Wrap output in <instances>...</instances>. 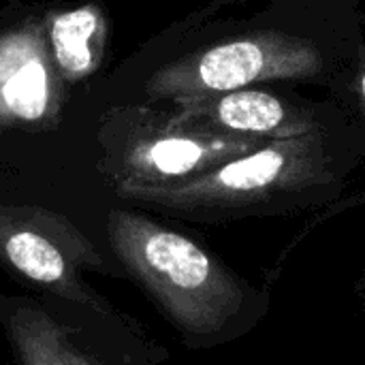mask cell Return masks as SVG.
<instances>
[{
    "mask_svg": "<svg viewBox=\"0 0 365 365\" xmlns=\"http://www.w3.org/2000/svg\"><path fill=\"white\" fill-rule=\"evenodd\" d=\"M107 237L122 272L188 351H212L242 340L272 310L265 287L235 272L207 246L145 214L111 210Z\"/></svg>",
    "mask_w": 365,
    "mask_h": 365,
    "instance_id": "6da1fadb",
    "label": "cell"
},
{
    "mask_svg": "<svg viewBox=\"0 0 365 365\" xmlns=\"http://www.w3.org/2000/svg\"><path fill=\"white\" fill-rule=\"evenodd\" d=\"M353 165V152L334 145L323 126L267 141L192 180L115 190L126 201L197 222L289 216L336 201Z\"/></svg>",
    "mask_w": 365,
    "mask_h": 365,
    "instance_id": "7a4b0ae2",
    "label": "cell"
},
{
    "mask_svg": "<svg viewBox=\"0 0 365 365\" xmlns=\"http://www.w3.org/2000/svg\"><path fill=\"white\" fill-rule=\"evenodd\" d=\"M327 75L323 49L299 34L248 30L163 64L145 81L154 101H186L276 81H317Z\"/></svg>",
    "mask_w": 365,
    "mask_h": 365,
    "instance_id": "3957f363",
    "label": "cell"
},
{
    "mask_svg": "<svg viewBox=\"0 0 365 365\" xmlns=\"http://www.w3.org/2000/svg\"><path fill=\"white\" fill-rule=\"evenodd\" d=\"M103 173L120 186H163L192 180L235 156L257 150L261 141L192 128L143 107L113 109L98 133Z\"/></svg>",
    "mask_w": 365,
    "mask_h": 365,
    "instance_id": "277c9868",
    "label": "cell"
},
{
    "mask_svg": "<svg viewBox=\"0 0 365 365\" xmlns=\"http://www.w3.org/2000/svg\"><path fill=\"white\" fill-rule=\"evenodd\" d=\"M0 267L49 297L96 314H113L111 304L83 278L86 272H113L90 237L58 212L38 205H0Z\"/></svg>",
    "mask_w": 365,
    "mask_h": 365,
    "instance_id": "5b68a950",
    "label": "cell"
},
{
    "mask_svg": "<svg viewBox=\"0 0 365 365\" xmlns=\"http://www.w3.org/2000/svg\"><path fill=\"white\" fill-rule=\"evenodd\" d=\"M178 122L252 141H276L323 128L317 107L295 94L263 86L173 103Z\"/></svg>",
    "mask_w": 365,
    "mask_h": 365,
    "instance_id": "8992f818",
    "label": "cell"
},
{
    "mask_svg": "<svg viewBox=\"0 0 365 365\" xmlns=\"http://www.w3.org/2000/svg\"><path fill=\"white\" fill-rule=\"evenodd\" d=\"M62 107L58 75L41 24L0 36V128L49 126Z\"/></svg>",
    "mask_w": 365,
    "mask_h": 365,
    "instance_id": "52a82bcc",
    "label": "cell"
},
{
    "mask_svg": "<svg viewBox=\"0 0 365 365\" xmlns=\"http://www.w3.org/2000/svg\"><path fill=\"white\" fill-rule=\"evenodd\" d=\"M0 329L15 365H105L38 299L0 293Z\"/></svg>",
    "mask_w": 365,
    "mask_h": 365,
    "instance_id": "ba28073f",
    "label": "cell"
},
{
    "mask_svg": "<svg viewBox=\"0 0 365 365\" xmlns=\"http://www.w3.org/2000/svg\"><path fill=\"white\" fill-rule=\"evenodd\" d=\"M45 34L62 81H79L92 75L103 62L107 19L98 4H83L49 15Z\"/></svg>",
    "mask_w": 365,
    "mask_h": 365,
    "instance_id": "9c48e42d",
    "label": "cell"
},
{
    "mask_svg": "<svg viewBox=\"0 0 365 365\" xmlns=\"http://www.w3.org/2000/svg\"><path fill=\"white\" fill-rule=\"evenodd\" d=\"M331 88L365 133V36L349 60V66L338 73Z\"/></svg>",
    "mask_w": 365,
    "mask_h": 365,
    "instance_id": "30bf717a",
    "label": "cell"
},
{
    "mask_svg": "<svg viewBox=\"0 0 365 365\" xmlns=\"http://www.w3.org/2000/svg\"><path fill=\"white\" fill-rule=\"evenodd\" d=\"M353 293L357 297V302L361 304V308L365 310V269L359 274V278L355 280V287H353Z\"/></svg>",
    "mask_w": 365,
    "mask_h": 365,
    "instance_id": "8fae6325",
    "label": "cell"
}]
</instances>
